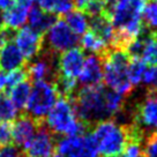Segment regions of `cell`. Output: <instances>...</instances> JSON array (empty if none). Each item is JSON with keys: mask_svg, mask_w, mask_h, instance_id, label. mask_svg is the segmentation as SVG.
I'll return each mask as SVG.
<instances>
[{"mask_svg": "<svg viewBox=\"0 0 157 157\" xmlns=\"http://www.w3.org/2000/svg\"><path fill=\"white\" fill-rule=\"evenodd\" d=\"M49 157H63V156H61L59 152H53V154H52L51 156H49Z\"/></svg>", "mask_w": 157, "mask_h": 157, "instance_id": "obj_36", "label": "cell"}, {"mask_svg": "<svg viewBox=\"0 0 157 157\" xmlns=\"http://www.w3.org/2000/svg\"><path fill=\"white\" fill-rule=\"evenodd\" d=\"M65 21L75 35H83L89 29V16L78 10H71L65 15Z\"/></svg>", "mask_w": 157, "mask_h": 157, "instance_id": "obj_22", "label": "cell"}, {"mask_svg": "<svg viewBox=\"0 0 157 157\" xmlns=\"http://www.w3.org/2000/svg\"><path fill=\"white\" fill-rule=\"evenodd\" d=\"M134 121L143 132L157 127V94L151 93L141 102L134 113Z\"/></svg>", "mask_w": 157, "mask_h": 157, "instance_id": "obj_14", "label": "cell"}, {"mask_svg": "<svg viewBox=\"0 0 157 157\" xmlns=\"http://www.w3.org/2000/svg\"><path fill=\"white\" fill-rule=\"evenodd\" d=\"M15 2H16L15 0H0V10L5 12V10H10Z\"/></svg>", "mask_w": 157, "mask_h": 157, "instance_id": "obj_34", "label": "cell"}, {"mask_svg": "<svg viewBox=\"0 0 157 157\" xmlns=\"http://www.w3.org/2000/svg\"><path fill=\"white\" fill-rule=\"evenodd\" d=\"M27 20L29 21V27L31 29L43 35L57 21V16L56 14L45 12L38 6H31L28 12Z\"/></svg>", "mask_w": 157, "mask_h": 157, "instance_id": "obj_18", "label": "cell"}, {"mask_svg": "<svg viewBox=\"0 0 157 157\" xmlns=\"http://www.w3.org/2000/svg\"><path fill=\"white\" fill-rule=\"evenodd\" d=\"M17 117V110L5 93H0V121H13Z\"/></svg>", "mask_w": 157, "mask_h": 157, "instance_id": "obj_27", "label": "cell"}, {"mask_svg": "<svg viewBox=\"0 0 157 157\" xmlns=\"http://www.w3.org/2000/svg\"><path fill=\"white\" fill-rule=\"evenodd\" d=\"M58 97L59 94L54 83L46 81L35 82L34 86H31L25 113L37 121H44L45 117L57 102Z\"/></svg>", "mask_w": 157, "mask_h": 157, "instance_id": "obj_6", "label": "cell"}, {"mask_svg": "<svg viewBox=\"0 0 157 157\" xmlns=\"http://www.w3.org/2000/svg\"><path fill=\"white\" fill-rule=\"evenodd\" d=\"M142 0H108L103 14L108 17L117 31V48L123 49L129 42L143 34Z\"/></svg>", "mask_w": 157, "mask_h": 157, "instance_id": "obj_2", "label": "cell"}, {"mask_svg": "<svg viewBox=\"0 0 157 157\" xmlns=\"http://www.w3.org/2000/svg\"><path fill=\"white\" fill-rule=\"evenodd\" d=\"M45 12L56 15H66L74 8V0H34Z\"/></svg>", "mask_w": 157, "mask_h": 157, "instance_id": "obj_23", "label": "cell"}, {"mask_svg": "<svg viewBox=\"0 0 157 157\" xmlns=\"http://www.w3.org/2000/svg\"><path fill=\"white\" fill-rule=\"evenodd\" d=\"M44 36L33 30L30 27H23L14 35L15 45L27 61L36 58L44 48Z\"/></svg>", "mask_w": 157, "mask_h": 157, "instance_id": "obj_10", "label": "cell"}, {"mask_svg": "<svg viewBox=\"0 0 157 157\" xmlns=\"http://www.w3.org/2000/svg\"><path fill=\"white\" fill-rule=\"evenodd\" d=\"M44 123L53 135L64 136L83 134L87 127L78 119L73 103L68 97H60L57 99V102L45 117Z\"/></svg>", "mask_w": 157, "mask_h": 157, "instance_id": "obj_4", "label": "cell"}, {"mask_svg": "<svg viewBox=\"0 0 157 157\" xmlns=\"http://www.w3.org/2000/svg\"><path fill=\"white\" fill-rule=\"evenodd\" d=\"M131 57L123 49L109 50L103 58V81L106 88L126 96L133 90L128 80V63Z\"/></svg>", "mask_w": 157, "mask_h": 157, "instance_id": "obj_3", "label": "cell"}, {"mask_svg": "<svg viewBox=\"0 0 157 157\" xmlns=\"http://www.w3.org/2000/svg\"><path fill=\"white\" fill-rule=\"evenodd\" d=\"M20 157H27V156H25V152H23V154H22V155H21V156H20Z\"/></svg>", "mask_w": 157, "mask_h": 157, "instance_id": "obj_37", "label": "cell"}, {"mask_svg": "<svg viewBox=\"0 0 157 157\" xmlns=\"http://www.w3.org/2000/svg\"><path fill=\"white\" fill-rule=\"evenodd\" d=\"M78 81L82 87L98 86L103 81V56L90 54L84 59Z\"/></svg>", "mask_w": 157, "mask_h": 157, "instance_id": "obj_15", "label": "cell"}, {"mask_svg": "<svg viewBox=\"0 0 157 157\" xmlns=\"http://www.w3.org/2000/svg\"><path fill=\"white\" fill-rule=\"evenodd\" d=\"M27 64L23 54L21 53L19 48L13 43L8 42L0 49V71L10 72L14 69L23 68Z\"/></svg>", "mask_w": 157, "mask_h": 157, "instance_id": "obj_16", "label": "cell"}, {"mask_svg": "<svg viewBox=\"0 0 157 157\" xmlns=\"http://www.w3.org/2000/svg\"><path fill=\"white\" fill-rule=\"evenodd\" d=\"M39 123L40 121L35 120L25 112L15 118L14 123L12 124V141H14V144L25 151L37 132Z\"/></svg>", "mask_w": 157, "mask_h": 157, "instance_id": "obj_12", "label": "cell"}, {"mask_svg": "<svg viewBox=\"0 0 157 157\" xmlns=\"http://www.w3.org/2000/svg\"><path fill=\"white\" fill-rule=\"evenodd\" d=\"M56 147L57 142L54 135L46 127L44 121H40L35 136L25 149V154L27 157H49L54 152Z\"/></svg>", "mask_w": 157, "mask_h": 157, "instance_id": "obj_11", "label": "cell"}, {"mask_svg": "<svg viewBox=\"0 0 157 157\" xmlns=\"http://www.w3.org/2000/svg\"><path fill=\"white\" fill-rule=\"evenodd\" d=\"M81 46L82 49L90 52L91 54H98V56H104L110 50L108 44L91 30L82 35Z\"/></svg>", "mask_w": 157, "mask_h": 157, "instance_id": "obj_21", "label": "cell"}, {"mask_svg": "<svg viewBox=\"0 0 157 157\" xmlns=\"http://www.w3.org/2000/svg\"><path fill=\"white\" fill-rule=\"evenodd\" d=\"M44 43H46L48 50L54 53L64 52L75 48L78 43V36L71 30L66 21L57 19V21L45 33Z\"/></svg>", "mask_w": 157, "mask_h": 157, "instance_id": "obj_9", "label": "cell"}, {"mask_svg": "<svg viewBox=\"0 0 157 157\" xmlns=\"http://www.w3.org/2000/svg\"><path fill=\"white\" fill-rule=\"evenodd\" d=\"M155 136L157 137V127H156V133H155Z\"/></svg>", "mask_w": 157, "mask_h": 157, "instance_id": "obj_38", "label": "cell"}, {"mask_svg": "<svg viewBox=\"0 0 157 157\" xmlns=\"http://www.w3.org/2000/svg\"><path fill=\"white\" fill-rule=\"evenodd\" d=\"M142 1H147V0H142Z\"/></svg>", "mask_w": 157, "mask_h": 157, "instance_id": "obj_40", "label": "cell"}, {"mask_svg": "<svg viewBox=\"0 0 157 157\" xmlns=\"http://www.w3.org/2000/svg\"><path fill=\"white\" fill-rule=\"evenodd\" d=\"M121 157H142L143 156V146L142 141L128 139L126 146L121 152Z\"/></svg>", "mask_w": 157, "mask_h": 157, "instance_id": "obj_29", "label": "cell"}, {"mask_svg": "<svg viewBox=\"0 0 157 157\" xmlns=\"http://www.w3.org/2000/svg\"><path fill=\"white\" fill-rule=\"evenodd\" d=\"M143 156L144 157H157V137L155 134L146 139L143 146Z\"/></svg>", "mask_w": 157, "mask_h": 157, "instance_id": "obj_31", "label": "cell"}, {"mask_svg": "<svg viewBox=\"0 0 157 157\" xmlns=\"http://www.w3.org/2000/svg\"><path fill=\"white\" fill-rule=\"evenodd\" d=\"M84 59L86 58L82 50L78 48H73L61 52L57 60L59 75L76 80L81 73Z\"/></svg>", "mask_w": 157, "mask_h": 157, "instance_id": "obj_13", "label": "cell"}, {"mask_svg": "<svg viewBox=\"0 0 157 157\" xmlns=\"http://www.w3.org/2000/svg\"><path fill=\"white\" fill-rule=\"evenodd\" d=\"M12 141V124L8 121H0V146Z\"/></svg>", "mask_w": 157, "mask_h": 157, "instance_id": "obj_33", "label": "cell"}, {"mask_svg": "<svg viewBox=\"0 0 157 157\" xmlns=\"http://www.w3.org/2000/svg\"><path fill=\"white\" fill-rule=\"evenodd\" d=\"M108 0H74V6L88 16H95L103 13Z\"/></svg>", "mask_w": 157, "mask_h": 157, "instance_id": "obj_26", "label": "cell"}, {"mask_svg": "<svg viewBox=\"0 0 157 157\" xmlns=\"http://www.w3.org/2000/svg\"><path fill=\"white\" fill-rule=\"evenodd\" d=\"M91 135L99 155L104 157L120 156L128 141L127 127L112 119L96 124Z\"/></svg>", "mask_w": 157, "mask_h": 157, "instance_id": "obj_5", "label": "cell"}, {"mask_svg": "<svg viewBox=\"0 0 157 157\" xmlns=\"http://www.w3.org/2000/svg\"><path fill=\"white\" fill-rule=\"evenodd\" d=\"M89 27L91 28V31L98 35L108 44L109 49L117 48V31L111 21L103 13L91 16V19L89 20Z\"/></svg>", "mask_w": 157, "mask_h": 157, "instance_id": "obj_17", "label": "cell"}, {"mask_svg": "<svg viewBox=\"0 0 157 157\" xmlns=\"http://www.w3.org/2000/svg\"><path fill=\"white\" fill-rule=\"evenodd\" d=\"M142 83L151 89L154 94H157V66H151L146 69Z\"/></svg>", "mask_w": 157, "mask_h": 157, "instance_id": "obj_30", "label": "cell"}, {"mask_svg": "<svg viewBox=\"0 0 157 157\" xmlns=\"http://www.w3.org/2000/svg\"><path fill=\"white\" fill-rule=\"evenodd\" d=\"M56 54L57 53L48 49L44 50L43 48L40 53L36 58L27 61L25 68L30 82L46 81L53 83L59 74L57 66L58 57H56Z\"/></svg>", "mask_w": 157, "mask_h": 157, "instance_id": "obj_7", "label": "cell"}, {"mask_svg": "<svg viewBox=\"0 0 157 157\" xmlns=\"http://www.w3.org/2000/svg\"><path fill=\"white\" fill-rule=\"evenodd\" d=\"M156 1H157V0H156Z\"/></svg>", "mask_w": 157, "mask_h": 157, "instance_id": "obj_41", "label": "cell"}, {"mask_svg": "<svg viewBox=\"0 0 157 157\" xmlns=\"http://www.w3.org/2000/svg\"><path fill=\"white\" fill-rule=\"evenodd\" d=\"M147 64L141 58H131L128 63V80L133 87L142 83L143 75L147 69Z\"/></svg>", "mask_w": 157, "mask_h": 157, "instance_id": "obj_25", "label": "cell"}, {"mask_svg": "<svg viewBox=\"0 0 157 157\" xmlns=\"http://www.w3.org/2000/svg\"><path fill=\"white\" fill-rule=\"evenodd\" d=\"M56 149L63 157H99L91 134L64 136L58 141Z\"/></svg>", "mask_w": 157, "mask_h": 157, "instance_id": "obj_8", "label": "cell"}, {"mask_svg": "<svg viewBox=\"0 0 157 157\" xmlns=\"http://www.w3.org/2000/svg\"><path fill=\"white\" fill-rule=\"evenodd\" d=\"M28 12H29V7L15 2L10 10H5L2 13L4 27L13 30L20 29L28 19Z\"/></svg>", "mask_w": 157, "mask_h": 157, "instance_id": "obj_19", "label": "cell"}, {"mask_svg": "<svg viewBox=\"0 0 157 157\" xmlns=\"http://www.w3.org/2000/svg\"><path fill=\"white\" fill-rule=\"evenodd\" d=\"M142 20L151 33H157V1H149L144 5L142 12Z\"/></svg>", "mask_w": 157, "mask_h": 157, "instance_id": "obj_28", "label": "cell"}, {"mask_svg": "<svg viewBox=\"0 0 157 157\" xmlns=\"http://www.w3.org/2000/svg\"><path fill=\"white\" fill-rule=\"evenodd\" d=\"M1 46H2V45H1V43H0V49H1Z\"/></svg>", "mask_w": 157, "mask_h": 157, "instance_id": "obj_39", "label": "cell"}, {"mask_svg": "<svg viewBox=\"0 0 157 157\" xmlns=\"http://www.w3.org/2000/svg\"><path fill=\"white\" fill-rule=\"evenodd\" d=\"M76 117L86 126L116 117L124 108L125 96L103 87H82L74 97H69Z\"/></svg>", "mask_w": 157, "mask_h": 157, "instance_id": "obj_1", "label": "cell"}, {"mask_svg": "<svg viewBox=\"0 0 157 157\" xmlns=\"http://www.w3.org/2000/svg\"><path fill=\"white\" fill-rule=\"evenodd\" d=\"M144 36L141 59L146 64L157 66V33H149Z\"/></svg>", "mask_w": 157, "mask_h": 157, "instance_id": "obj_24", "label": "cell"}, {"mask_svg": "<svg viewBox=\"0 0 157 157\" xmlns=\"http://www.w3.org/2000/svg\"><path fill=\"white\" fill-rule=\"evenodd\" d=\"M30 90H31V82L29 80H25V81H22L19 84L14 86L7 94V95H10V99L12 101V103L14 104L16 110L21 113L25 112L27 102H28L30 95Z\"/></svg>", "mask_w": 157, "mask_h": 157, "instance_id": "obj_20", "label": "cell"}, {"mask_svg": "<svg viewBox=\"0 0 157 157\" xmlns=\"http://www.w3.org/2000/svg\"><path fill=\"white\" fill-rule=\"evenodd\" d=\"M16 2H19V4H22V5L27 6V7H31V5H33V1L34 0H15Z\"/></svg>", "mask_w": 157, "mask_h": 157, "instance_id": "obj_35", "label": "cell"}, {"mask_svg": "<svg viewBox=\"0 0 157 157\" xmlns=\"http://www.w3.org/2000/svg\"><path fill=\"white\" fill-rule=\"evenodd\" d=\"M23 152L25 151L14 143L0 146V157H20Z\"/></svg>", "mask_w": 157, "mask_h": 157, "instance_id": "obj_32", "label": "cell"}]
</instances>
